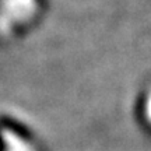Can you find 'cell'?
<instances>
[{
  "mask_svg": "<svg viewBox=\"0 0 151 151\" xmlns=\"http://www.w3.org/2000/svg\"><path fill=\"white\" fill-rule=\"evenodd\" d=\"M37 10V0H4L0 9V29L9 32L14 24L28 20Z\"/></svg>",
  "mask_w": 151,
  "mask_h": 151,
  "instance_id": "obj_1",
  "label": "cell"
}]
</instances>
